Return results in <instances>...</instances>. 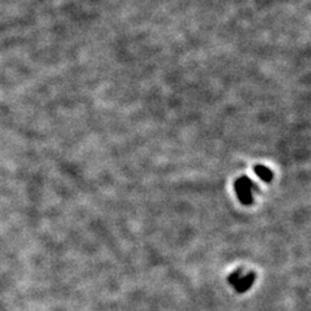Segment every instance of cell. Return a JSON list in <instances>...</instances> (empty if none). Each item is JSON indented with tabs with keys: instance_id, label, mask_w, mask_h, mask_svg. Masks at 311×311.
Segmentation results:
<instances>
[{
	"instance_id": "cell-1",
	"label": "cell",
	"mask_w": 311,
	"mask_h": 311,
	"mask_svg": "<svg viewBox=\"0 0 311 311\" xmlns=\"http://www.w3.org/2000/svg\"><path fill=\"white\" fill-rule=\"evenodd\" d=\"M235 188H236L237 196L240 197V200L244 204H250L252 202V192L257 191V187L250 179H248L246 177H243L239 180H236Z\"/></svg>"
},
{
	"instance_id": "cell-2",
	"label": "cell",
	"mask_w": 311,
	"mask_h": 311,
	"mask_svg": "<svg viewBox=\"0 0 311 311\" xmlns=\"http://www.w3.org/2000/svg\"><path fill=\"white\" fill-rule=\"evenodd\" d=\"M231 283H232L239 292H244L245 289L249 288L253 283V275H246L244 278H241L240 272H236L235 275H232V278L230 279Z\"/></svg>"
},
{
	"instance_id": "cell-3",
	"label": "cell",
	"mask_w": 311,
	"mask_h": 311,
	"mask_svg": "<svg viewBox=\"0 0 311 311\" xmlns=\"http://www.w3.org/2000/svg\"><path fill=\"white\" fill-rule=\"evenodd\" d=\"M254 171H256V174L258 175L259 178L262 179V180L265 181H270L271 179H272V173H271L267 167L265 166H259V165H257L256 167H254Z\"/></svg>"
}]
</instances>
